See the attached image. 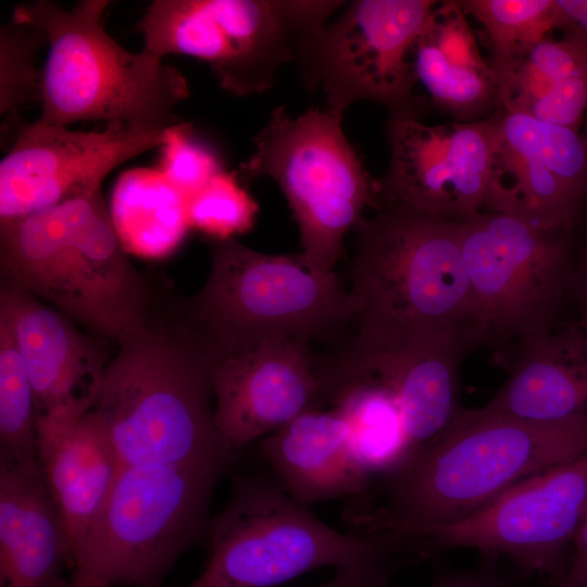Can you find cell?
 <instances>
[{"instance_id": "cell-1", "label": "cell", "mask_w": 587, "mask_h": 587, "mask_svg": "<svg viewBox=\"0 0 587 587\" xmlns=\"http://www.w3.org/2000/svg\"><path fill=\"white\" fill-rule=\"evenodd\" d=\"M587 454V413L533 421L463 408L433 440L374 479L383 502L353 508L348 521L365 533L459 523L503 492Z\"/></svg>"}, {"instance_id": "cell-2", "label": "cell", "mask_w": 587, "mask_h": 587, "mask_svg": "<svg viewBox=\"0 0 587 587\" xmlns=\"http://www.w3.org/2000/svg\"><path fill=\"white\" fill-rule=\"evenodd\" d=\"M93 411L123 465L174 464L225 473L235 452L214 420V357L182 313H152L117 342Z\"/></svg>"}, {"instance_id": "cell-3", "label": "cell", "mask_w": 587, "mask_h": 587, "mask_svg": "<svg viewBox=\"0 0 587 587\" xmlns=\"http://www.w3.org/2000/svg\"><path fill=\"white\" fill-rule=\"evenodd\" d=\"M1 280L53 307L92 335L117 342L153 313L101 187L0 221Z\"/></svg>"}, {"instance_id": "cell-4", "label": "cell", "mask_w": 587, "mask_h": 587, "mask_svg": "<svg viewBox=\"0 0 587 587\" xmlns=\"http://www.w3.org/2000/svg\"><path fill=\"white\" fill-rule=\"evenodd\" d=\"M353 228L357 338L467 335L480 346L459 222L379 203Z\"/></svg>"}, {"instance_id": "cell-5", "label": "cell", "mask_w": 587, "mask_h": 587, "mask_svg": "<svg viewBox=\"0 0 587 587\" xmlns=\"http://www.w3.org/2000/svg\"><path fill=\"white\" fill-rule=\"evenodd\" d=\"M110 1L83 0L65 9L50 0L16 5L12 21L47 37L39 121L68 127L103 121L161 133L185 124L175 112L189 97L185 76L141 49L132 52L104 28Z\"/></svg>"}, {"instance_id": "cell-6", "label": "cell", "mask_w": 587, "mask_h": 587, "mask_svg": "<svg viewBox=\"0 0 587 587\" xmlns=\"http://www.w3.org/2000/svg\"><path fill=\"white\" fill-rule=\"evenodd\" d=\"M211 267L182 315L215 360L271 337L315 345L353 327L354 304L335 271L299 254H270L235 238L212 239Z\"/></svg>"}, {"instance_id": "cell-7", "label": "cell", "mask_w": 587, "mask_h": 587, "mask_svg": "<svg viewBox=\"0 0 587 587\" xmlns=\"http://www.w3.org/2000/svg\"><path fill=\"white\" fill-rule=\"evenodd\" d=\"M203 538L207 565L186 587H276L323 566L417 555L407 535L336 530L263 475H233L228 501Z\"/></svg>"}, {"instance_id": "cell-8", "label": "cell", "mask_w": 587, "mask_h": 587, "mask_svg": "<svg viewBox=\"0 0 587 587\" xmlns=\"http://www.w3.org/2000/svg\"><path fill=\"white\" fill-rule=\"evenodd\" d=\"M342 115L312 109L291 117L274 109L254 136V150L242 162V182L272 178L297 222L302 258L316 268L335 271L348 233L376 205V182L341 128Z\"/></svg>"}, {"instance_id": "cell-9", "label": "cell", "mask_w": 587, "mask_h": 587, "mask_svg": "<svg viewBox=\"0 0 587 587\" xmlns=\"http://www.w3.org/2000/svg\"><path fill=\"white\" fill-rule=\"evenodd\" d=\"M223 474L191 465H123L74 554L72 574L115 587H161L179 557L203 538Z\"/></svg>"}, {"instance_id": "cell-10", "label": "cell", "mask_w": 587, "mask_h": 587, "mask_svg": "<svg viewBox=\"0 0 587 587\" xmlns=\"http://www.w3.org/2000/svg\"><path fill=\"white\" fill-rule=\"evenodd\" d=\"M344 1L155 0L138 23L142 49L163 59L185 54L205 61L218 84L236 96L270 89L282 65Z\"/></svg>"}, {"instance_id": "cell-11", "label": "cell", "mask_w": 587, "mask_h": 587, "mask_svg": "<svg viewBox=\"0 0 587 587\" xmlns=\"http://www.w3.org/2000/svg\"><path fill=\"white\" fill-rule=\"evenodd\" d=\"M567 235L495 211L459 222L482 345H516L557 327L574 275Z\"/></svg>"}, {"instance_id": "cell-12", "label": "cell", "mask_w": 587, "mask_h": 587, "mask_svg": "<svg viewBox=\"0 0 587 587\" xmlns=\"http://www.w3.org/2000/svg\"><path fill=\"white\" fill-rule=\"evenodd\" d=\"M437 1L357 0L303 46L297 63L303 85L320 87L328 110L342 115L354 102L375 101L389 117H416L413 48Z\"/></svg>"}, {"instance_id": "cell-13", "label": "cell", "mask_w": 587, "mask_h": 587, "mask_svg": "<svg viewBox=\"0 0 587 587\" xmlns=\"http://www.w3.org/2000/svg\"><path fill=\"white\" fill-rule=\"evenodd\" d=\"M586 505L587 454L530 476L459 523L391 532L423 539L432 555L454 548L503 554L521 576L544 574L553 582L566 569Z\"/></svg>"}, {"instance_id": "cell-14", "label": "cell", "mask_w": 587, "mask_h": 587, "mask_svg": "<svg viewBox=\"0 0 587 587\" xmlns=\"http://www.w3.org/2000/svg\"><path fill=\"white\" fill-rule=\"evenodd\" d=\"M211 384L216 428L237 451L304 412L330 408L336 358L305 340L265 338L215 360Z\"/></svg>"}, {"instance_id": "cell-15", "label": "cell", "mask_w": 587, "mask_h": 587, "mask_svg": "<svg viewBox=\"0 0 587 587\" xmlns=\"http://www.w3.org/2000/svg\"><path fill=\"white\" fill-rule=\"evenodd\" d=\"M386 129L390 160L376 182V205L398 204L453 222L486 210L497 146L494 113L436 126L389 117Z\"/></svg>"}, {"instance_id": "cell-16", "label": "cell", "mask_w": 587, "mask_h": 587, "mask_svg": "<svg viewBox=\"0 0 587 587\" xmlns=\"http://www.w3.org/2000/svg\"><path fill=\"white\" fill-rule=\"evenodd\" d=\"M497 146L485 211L570 233L587 201V143L580 132L527 113L494 112Z\"/></svg>"}, {"instance_id": "cell-17", "label": "cell", "mask_w": 587, "mask_h": 587, "mask_svg": "<svg viewBox=\"0 0 587 587\" xmlns=\"http://www.w3.org/2000/svg\"><path fill=\"white\" fill-rule=\"evenodd\" d=\"M167 133H143L118 124H109L100 132H83L39 120L22 122L0 162V221L101 187L116 166L163 146Z\"/></svg>"}, {"instance_id": "cell-18", "label": "cell", "mask_w": 587, "mask_h": 587, "mask_svg": "<svg viewBox=\"0 0 587 587\" xmlns=\"http://www.w3.org/2000/svg\"><path fill=\"white\" fill-rule=\"evenodd\" d=\"M0 322L32 382L40 445L93 409L112 358L109 340L84 333L62 312L3 280Z\"/></svg>"}, {"instance_id": "cell-19", "label": "cell", "mask_w": 587, "mask_h": 587, "mask_svg": "<svg viewBox=\"0 0 587 587\" xmlns=\"http://www.w3.org/2000/svg\"><path fill=\"white\" fill-rule=\"evenodd\" d=\"M480 346L467 335L354 338L337 349L340 363L383 384L396 397L412 450L458 417L462 360Z\"/></svg>"}, {"instance_id": "cell-20", "label": "cell", "mask_w": 587, "mask_h": 587, "mask_svg": "<svg viewBox=\"0 0 587 587\" xmlns=\"http://www.w3.org/2000/svg\"><path fill=\"white\" fill-rule=\"evenodd\" d=\"M67 535L41 463L0 460V587H70Z\"/></svg>"}, {"instance_id": "cell-21", "label": "cell", "mask_w": 587, "mask_h": 587, "mask_svg": "<svg viewBox=\"0 0 587 587\" xmlns=\"http://www.w3.org/2000/svg\"><path fill=\"white\" fill-rule=\"evenodd\" d=\"M260 453L282 488L304 507L362 497L373 484L353 454L347 425L335 408L294 419L261 439Z\"/></svg>"}, {"instance_id": "cell-22", "label": "cell", "mask_w": 587, "mask_h": 587, "mask_svg": "<svg viewBox=\"0 0 587 587\" xmlns=\"http://www.w3.org/2000/svg\"><path fill=\"white\" fill-rule=\"evenodd\" d=\"M508 365L484 410L533 421L587 413V336L575 323L519 341Z\"/></svg>"}, {"instance_id": "cell-23", "label": "cell", "mask_w": 587, "mask_h": 587, "mask_svg": "<svg viewBox=\"0 0 587 587\" xmlns=\"http://www.w3.org/2000/svg\"><path fill=\"white\" fill-rule=\"evenodd\" d=\"M413 67L430 100L457 122L499 109L496 76L458 1L437 2L413 48Z\"/></svg>"}, {"instance_id": "cell-24", "label": "cell", "mask_w": 587, "mask_h": 587, "mask_svg": "<svg viewBox=\"0 0 587 587\" xmlns=\"http://www.w3.org/2000/svg\"><path fill=\"white\" fill-rule=\"evenodd\" d=\"M40 462L62 519L72 561L104 507L123 464L91 410L39 445Z\"/></svg>"}, {"instance_id": "cell-25", "label": "cell", "mask_w": 587, "mask_h": 587, "mask_svg": "<svg viewBox=\"0 0 587 587\" xmlns=\"http://www.w3.org/2000/svg\"><path fill=\"white\" fill-rule=\"evenodd\" d=\"M330 408L345 421L353 454L373 482L411 453L400 405L373 377L338 363V385Z\"/></svg>"}, {"instance_id": "cell-26", "label": "cell", "mask_w": 587, "mask_h": 587, "mask_svg": "<svg viewBox=\"0 0 587 587\" xmlns=\"http://www.w3.org/2000/svg\"><path fill=\"white\" fill-rule=\"evenodd\" d=\"M460 8L485 29L499 101L516 64L557 28V0H462Z\"/></svg>"}, {"instance_id": "cell-27", "label": "cell", "mask_w": 587, "mask_h": 587, "mask_svg": "<svg viewBox=\"0 0 587 587\" xmlns=\"http://www.w3.org/2000/svg\"><path fill=\"white\" fill-rule=\"evenodd\" d=\"M0 460L40 462L32 382L8 327L0 322Z\"/></svg>"}, {"instance_id": "cell-28", "label": "cell", "mask_w": 587, "mask_h": 587, "mask_svg": "<svg viewBox=\"0 0 587 587\" xmlns=\"http://www.w3.org/2000/svg\"><path fill=\"white\" fill-rule=\"evenodd\" d=\"M587 71V43L563 36L545 38L516 64L500 98L499 109L526 113L551 89Z\"/></svg>"}, {"instance_id": "cell-29", "label": "cell", "mask_w": 587, "mask_h": 587, "mask_svg": "<svg viewBox=\"0 0 587 587\" xmlns=\"http://www.w3.org/2000/svg\"><path fill=\"white\" fill-rule=\"evenodd\" d=\"M48 40L39 28L11 20L0 29V115L16 116L25 105L41 102L39 51Z\"/></svg>"}, {"instance_id": "cell-30", "label": "cell", "mask_w": 587, "mask_h": 587, "mask_svg": "<svg viewBox=\"0 0 587 587\" xmlns=\"http://www.w3.org/2000/svg\"><path fill=\"white\" fill-rule=\"evenodd\" d=\"M258 204L235 174L224 171L187 199L189 225L212 239L234 238L251 228Z\"/></svg>"}, {"instance_id": "cell-31", "label": "cell", "mask_w": 587, "mask_h": 587, "mask_svg": "<svg viewBox=\"0 0 587 587\" xmlns=\"http://www.w3.org/2000/svg\"><path fill=\"white\" fill-rule=\"evenodd\" d=\"M185 123L168 130L160 172L187 199L222 172L215 154L192 139Z\"/></svg>"}, {"instance_id": "cell-32", "label": "cell", "mask_w": 587, "mask_h": 587, "mask_svg": "<svg viewBox=\"0 0 587 587\" xmlns=\"http://www.w3.org/2000/svg\"><path fill=\"white\" fill-rule=\"evenodd\" d=\"M526 113L542 122L580 132L587 114V71L557 85Z\"/></svg>"}, {"instance_id": "cell-33", "label": "cell", "mask_w": 587, "mask_h": 587, "mask_svg": "<svg viewBox=\"0 0 587 587\" xmlns=\"http://www.w3.org/2000/svg\"><path fill=\"white\" fill-rule=\"evenodd\" d=\"M404 554L385 555L336 569L335 575L317 587H390L391 575L402 565L415 563Z\"/></svg>"}, {"instance_id": "cell-34", "label": "cell", "mask_w": 587, "mask_h": 587, "mask_svg": "<svg viewBox=\"0 0 587 587\" xmlns=\"http://www.w3.org/2000/svg\"><path fill=\"white\" fill-rule=\"evenodd\" d=\"M557 28L587 43V0H557Z\"/></svg>"}, {"instance_id": "cell-35", "label": "cell", "mask_w": 587, "mask_h": 587, "mask_svg": "<svg viewBox=\"0 0 587 587\" xmlns=\"http://www.w3.org/2000/svg\"><path fill=\"white\" fill-rule=\"evenodd\" d=\"M489 572L486 565L472 571H445L428 587H486Z\"/></svg>"}, {"instance_id": "cell-36", "label": "cell", "mask_w": 587, "mask_h": 587, "mask_svg": "<svg viewBox=\"0 0 587 587\" xmlns=\"http://www.w3.org/2000/svg\"><path fill=\"white\" fill-rule=\"evenodd\" d=\"M553 584L554 587H587V559L574 558Z\"/></svg>"}, {"instance_id": "cell-37", "label": "cell", "mask_w": 587, "mask_h": 587, "mask_svg": "<svg viewBox=\"0 0 587 587\" xmlns=\"http://www.w3.org/2000/svg\"><path fill=\"white\" fill-rule=\"evenodd\" d=\"M576 286L578 297L580 317L574 322L587 336V257L575 275H573L572 285Z\"/></svg>"}, {"instance_id": "cell-38", "label": "cell", "mask_w": 587, "mask_h": 587, "mask_svg": "<svg viewBox=\"0 0 587 587\" xmlns=\"http://www.w3.org/2000/svg\"><path fill=\"white\" fill-rule=\"evenodd\" d=\"M572 546L574 547V558L587 559V505Z\"/></svg>"}, {"instance_id": "cell-39", "label": "cell", "mask_w": 587, "mask_h": 587, "mask_svg": "<svg viewBox=\"0 0 587 587\" xmlns=\"http://www.w3.org/2000/svg\"><path fill=\"white\" fill-rule=\"evenodd\" d=\"M70 587H115L95 577L79 574H71Z\"/></svg>"}, {"instance_id": "cell-40", "label": "cell", "mask_w": 587, "mask_h": 587, "mask_svg": "<svg viewBox=\"0 0 587 587\" xmlns=\"http://www.w3.org/2000/svg\"><path fill=\"white\" fill-rule=\"evenodd\" d=\"M486 587H519L517 585L507 582L497 574H495L491 570L488 575Z\"/></svg>"}, {"instance_id": "cell-41", "label": "cell", "mask_w": 587, "mask_h": 587, "mask_svg": "<svg viewBox=\"0 0 587 587\" xmlns=\"http://www.w3.org/2000/svg\"><path fill=\"white\" fill-rule=\"evenodd\" d=\"M580 134L583 135L586 143H587V114L585 115L583 123H582V130Z\"/></svg>"}]
</instances>
